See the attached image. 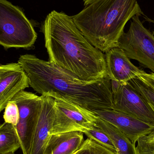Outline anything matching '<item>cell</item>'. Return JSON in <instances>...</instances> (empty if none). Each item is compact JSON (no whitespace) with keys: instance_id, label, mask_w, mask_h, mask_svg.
Here are the masks:
<instances>
[{"instance_id":"obj_1","label":"cell","mask_w":154,"mask_h":154,"mask_svg":"<svg viewBox=\"0 0 154 154\" xmlns=\"http://www.w3.org/2000/svg\"><path fill=\"white\" fill-rule=\"evenodd\" d=\"M49 61L83 80L108 77L106 57L85 38L72 16L53 11L42 25Z\"/></svg>"},{"instance_id":"obj_2","label":"cell","mask_w":154,"mask_h":154,"mask_svg":"<svg viewBox=\"0 0 154 154\" xmlns=\"http://www.w3.org/2000/svg\"><path fill=\"white\" fill-rule=\"evenodd\" d=\"M29 86L41 95H56L89 110L113 109L111 81L109 77L85 81L49 61L34 55L19 58Z\"/></svg>"},{"instance_id":"obj_3","label":"cell","mask_w":154,"mask_h":154,"mask_svg":"<svg viewBox=\"0 0 154 154\" xmlns=\"http://www.w3.org/2000/svg\"><path fill=\"white\" fill-rule=\"evenodd\" d=\"M83 9L72 18L85 38L103 53L118 47L129 20L144 14L137 0H83Z\"/></svg>"},{"instance_id":"obj_4","label":"cell","mask_w":154,"mask_h":154,"mask_svg":"<svg viewBox=\"0 0 154 154\" xmlns=\"http://www.w3.org/2000/svg\"><path fill=\"white\" fill-rule=\"evenodd\" d=\"M37 34L31 23L19 7L0 0V45L5 48H31Z\"/></svg>"},{"instance_id":"obj_5","label":"cell","mask_w":154,"mask_h":154,"mask_svg":"<svg viewBox=\"0 0 154 154\" xmlns=\"http://www.w3.org/2000/svg\"><path fill=\"white\" fill-rule=\"evenodd\" d=\"M140 16L137 14L131 19L129 29L120 36L118 47L130 59L154 73V32L145 27Z\"/></svg>"},{"instance_id":"obj_6","label":"cell","mask_w":154,"mask_h":154,"mask_svg":"<svg viewBox=\"0 0 154 154\" xmlns=\"http://www.w3.org/2000/svg\"><path fill=\"white\" fill-rule=\"evenodd\" d=\"M55 100L54 124L51 135L91 129L96 125L98 116L91 110L75 104L56 95H51Z\"/></svg>"},{"instance_id":"obj_7","label":"cell","mask_w":154,"mask_h":154,"mask_svg":"<svg viewBox=\"0 0 154 154\" xmlns=\"http://www.w3.org/2000/svg\"><path fill=\"white\" fill-rule=\"evenodd\" d=\"M111 81L113 109L154 126V112L130 82Z\"/></svg>"},{"instance_id":"obj_8","label":"cell","mask_w":154,"mask_h":154,"mask_svg":"<svg viewBox=\"0 0 154 154\" xmlns=\"http://www.w3.org/2000/svg\"><path fill=\"white\" fill-rule=\"evenodd\" d=\"M18 106L20 120L16 126L23 153L28 152L31 140L38 119L42 103V96L23 90L12 99Z\"/></svg>"},{"instance_id":"obj_9","label":"cell","mask_w":154,"mask_h":154,"mask_svg":"<svg viewBox=\"0 0 154 154\" xmlns=\"http://www.w3.org/2000/svg\"><path fill=\"white\" fill-rule=\"evenodd\" d=\"M42 96L40 113L27 154H47L48 143L54 124L55 100L50 96Z\"/></svg>"},{"instance_id":"obj_10","label":"cell","mask_w":154,"mask_h":154,"mask_svg":"<svg viewBox=\"0 0 154 154\" xmlns=\"http://www.w3.org/2000/svg\"><path fill=\"white\" fill-rule=\"evenodd\" d=\"M92 112L124 133L135 145L140 137L148 134L154 126L113 109H97Z\"/></svg>"},{"instance_id":"obj_11","label":"cell","mask_w":154,"mask_h":154,"mask_svg":"<svg viewBox=\"0 0 154 154\" xmlns=\"http://www.w3.org/2000/svg\"><path fill=\"white\" fill-rule=\"evenodd\" d=\"M29 87V79L18 62L0 65V113L16 94Z\"/></svg>"},{"instance_id":"obj_12","label":"cell","mask_w":154,"mask_h":154,"mask_svg":"<svg viewBox=\"0 0 154 154\" xmlns=\"http://www.w3.org/2000/svg\"><path fill=\"white\" fill-rule=\"evenodd\" d=\"M105 57L108 76L111 80L125 83L145 72L134 66L124 51L118 47L109 51Z\"/></svg>"},{"instance_id":"obj_13","label":"cell","mask_w":154,"mask_h":154,"mask_svg":"<svg viewBox=\"0 0 154 154\" xmlns=\"http://www.w3.org/2000/svg\"><path fill=\"white\" fill-rule=\"evenodd\" d=\"M83 132L72 131L51 135L47 154H73L84 142Z\"/></svg>"},{"instance_id":"obj_14","label":"cell","mask_w":154,"mask_h":154,"mask_svg":"<svg viewBox=\"0 0 154 154\" xmlns=\"http://www.w3.org/2000/svg\"><path fill=\"white\" fill-rule=\"evenodd\" d=\"M95 124L108 135L118 154H137L135 145L116 127L98 116Z\"/></svg>"},{"instance_id":"obj_15","label":"cell","mask_w":154,"mask_h":154,"mask_svg":"<svg viewBox=\"0 0 154 154\" xmlns=\"http://www.w3.org/2000/svg\"><path fill=\"white\" fill-rule=\"evenodd\" d=\"M20 148L16 126L5 122L0 125V154L14 153Z\"/></svg>"},{"instance_id":"obj_16","label":"cell","mask_w":154,"mask_h":154,"mask_svg":"<svg viewBox=\"0 0 154 154\" xmlns=\"http://www.w3.org/2000/svg\"><path fill=\"white\" fill-rule=\"evenodd\" d=\"M75 154H118L113 151L103 146L93 139L88 138L84 141Z\"/></svg>"},{"instance_id":"obj_17","label":"cell","mask_w":154,"mask_h":154,"mask_svg":"<svg viewBox=\"0 0 154 154\" xmlns=\"http://www.w3.org/2000/svg\"><path fill=\"white\" fill-rule=\"evenodd\" d=\"M133 87L140 93L154 112V89L142 82L137 77L129 81Z\"/></svg>"},{"instance_id":"obj_18","label":"cell","mask_w":154,"mask_h":154,"mask_svg":"<svg viewBox=\"0 0 154 154\" xmlns=\"http://www.w3.org/2000/svg\"><path fill=\"white\" fill-rule=\"evenodd\" d=\"M83 134H85L88 138L93 139L103 146L116 151V148L108 135L96 125L91 129L84 131Z\"/></svg>"},{"instance_id":"obj_19","label":"cell","mask_w":154,"mask_h":154,"mask_svg":"<svg viewBox=\"0 0 154 154\" xmlns=\"http://www.w3.org/2000/svg\"><path fill=\"white\" fill-rule=\"evenodd\" d=\"M137 142V154H154V129L148 134L140 137Z\"/></svg>"},{"instance_id":"obj_20","label":"cell","mask_w":154,"mask_h":154,"mask_svg":"<svg viewBox=\"0 0 154 154\" xmlns=\"http://www.w3.org/2000/svg\"><path fill=\"white\" fill-rule=\"evenodd\" d=\"M3 119L5 122L12 124L14 126H16L19 123L20 120L19 109L14 101L11 100L6 105L5 108Z\"/></svg>"},{"instance_id":"obj_21","label":"cell","mask_w":154,"mask_h":154,"mask_svg":"<svg viewBox=\"0 0 154 154\" xmlns=\"http://www.w3.org/2000/svg\"><path fill=\"white\" fill-rule=\"evenodd\" d=\"M137 77L145 84L154 89V73H147L145 72L137 75Z\"/></svg>"},{"instance_id":"obj_22","label":"cell","mask_w":154,"mask_h":154,"mask_svg":"<svg viewBox=\"0 0 154 154\" xmlns=\"http://www.w3.org/2000/svg\"><path fill=\"white\" fill-rule=\"evenodd\" d=\"M142 16L143 17V18H144L145 20L146 21L150 23H153V24H154V20H153V19L149 18V17H147L146 15H145L144 14Z\"/></svg>"},{"instance_id":"obj_23","label":"cell","mask_w":154,"mask_h":154,"mask_svg":"<svg viewBox=\"0 0 154 154\" xmlns=\"http://www.w3.org/2000/svg\"><path fill=\"white\" fill-rule=\"evenodd\" d=\"M76 152L74 153V154H76Z\"/></svg>"},{"instance_id":"obj_24","label":"cell","mask_w":154,"mask_h":154,"mask_svg":"<svg viewBox=\"0 0 154 154\" xmlns=\"http://www.w3.org/2000/svg\"><path fill=\"white\" fill-rule=\"evenodd\" d=\"M10 154H15V153Z\"/></svg>"}]
</instances>
